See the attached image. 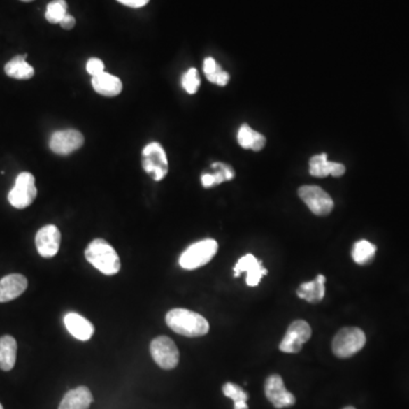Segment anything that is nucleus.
Returning a JSON list of instances; mask_svg holds the SVG:
<instances>
[{
	"label": "nucleus",
	"mask_w": 409,
	"mask_h": 409,
	"mask_svg": "<svg viewBox=\"0 0 409 409\" xmlns=\"http://www.w3.org/2000/svg\"><path fill=\"white\" fill-rule=\"evenodd\" d=\"M165 321L167 327L180 336L197 338L208 333L209 323L206 318L189 309H171Z\"/></svg>",
	"instance_id": "nucleus-1"
},
{
	"label": "nucleus",
	"mask_w": 409,
	"mask_h": 409,
	"mask_svg": "<svg viewBox=\"0 0 409 409\" xmlns=\"http://www.w3.org/2000/svg\"><path fill=\"white\" fill-rule=\"evenodd\" d=\"M85 259L105 275H115L121 268V261L112 245L103 239H94L85 252Z\"/></svg>",
	"instance_id": "nucleus-2"
},
{
	"label": "nucleus",
	"mask_w": 409,
	"mask_h": 409,
	"mask_svg": "<svg viewBox=\"0 0 409 409\" xmlns=\"http://www.w3.org/2000/svg\"><path fill=\"white\" fill-rule=\"evenodd\" d=\"M218 250V243L214 239H205L191 245L180 257V266L185 270H197L212 261Z\"/></svg>",
	"instance_id": "nucleus-3"
},
{
	"label": "nucleus",
	"mask_w": 409,
	"mask_h": 409,
	"mask_svg": "<svg viewBox=\"0 0 409 409\" xmlns=\"http://www.w3.org/2000/svg\"><path fill=\"white\" fill-rule=\"evenodd\" d=\"M366 343V336L359 327H343L334 336L332 350L336 357L349 358L357 354Z\"/></svg>",
	"instance_id": "nucleus-4"
},
{
	"label": "nucleus",
	"mask_w": 409,
	"mask_h": 409,
	"mask_svg": "<svg viewBox=\"0 0 409 409\" xmlns=\"http://www.w3.org/2000/svg\"><path fill=\"white\" fill-rule=\"evenodd\" d=\"M143 168L154 181H162L168 173L166 152L158 143H150L143 149Z\"/></svg>",
	"instance_id": "nucleus-5"
},
{
	"label": "nucleus",
	"mask_w": 409,
	"mask_h": 409,
	"mask_svg": "<svg viewBox=\"0 0 409 409\" xmlns=\"http://www.w3.org/2000/svg\"><path fill=\"white\" fill-rule=\"evenodd\" d=\"M36 179L29 172H22L16 178L15 185L9 191L8 201L17 209L27 208L36 198Z\"/></svg>",
	"instance_id": "nucleus-6"
},
{
	"label": "nucleus",
	"mask_w": 409,
	"mask_h": 409,
	"mask_svg": "<svg viewBox=\"0 0 409 409\" xmlns=\"http://www.w3.org/2000/svg\"><path fill=\"white\" fill-rule=\"evenodd\" d=\"M150 354L152 359L163 370H173L179 364V349L168 336H159L155 338L150 343Z\"/></svg>",
	"instance_id": "nucleus-7"
},
{
	"label": "nucleus",
	"mask_w": 409,
	"mask_h": 409,
	"mask_svg": "<svg viewBox=\"0 0 409 409\" xmlns=\"http://www.w3.org/2000/svg\"><path fill=\"white\" fill-rule=\"evenodd\" d=\"M298 194L315 215H329L333 209V200L330 194L317 185H303L298 190Z\"/></svg>",
	"instance_id": "nucleus-8"
},
{
	"label": "nucleus",
	"mask_w": 409,
	"mask_h": 409,
	"mask_svg": "<svg viewBox=\"0 0 409 409\" xmlns=\"http://www.w3.org/2000/svg\"><path fill=\"white\" fill-rule=\"evenodd\" d=\"M312 327L303 320L292 322L285 338L280 343V350L285 354H297L310 339Z\"/></svg>",
	"instance_id": "nucleus-9"
},
{
	"label": "nucleus",
	"mask_w": 409,
	"mask_h": 409,
	"mask_svg": "<svg viewBox=\"0 0 409 409\" xmlns=\"http://www.w3.org/2000/svg\"><path fill=\"white\" fill-rule=\"evenodd\" d=\"M85 143V136L78 130H62L52 134L49 147L55 154L69 155L76 152Z\"/></svg>",
	"instance_id": "nucleus-10"
},
{
	"label": "nucleus",
	"mask_w": 409,
	"mask_h": 409,
	"mask_svg": "<svg viewBox=\"0 0 409 409\" xmlns=\"http://www.w3.org/2000/svg\"><path fill=\"white\" fill-rule=\"evenodd\" d=\"M265 394L275 408H285L294 406L296 403L294 394L287 390L285 382L278 374H273L267 378L265 382Z\"/></svg>",
	"instance_id": "nucleus-11"
},
{
	"label": "nucleus",
	"mask_w": 409,
	"mask_h": 409,
	"mask_svg": "<svg viewBox=\"0 0 409 409\" xmlns=\"http://www.w3.org/2000/svg\"><path fill=\"white\" fill-rule=\"evenodd\" d=\"M61 232L56 225H45L36 234V250L41 257H55L61 247Z\"/></svg>",
	"instance_id": "nucleus-12"
},
{
	"label": "nucleus",
	"mask_w": 409,
	"mask_h": 409,
	"mask_svg": "<svg viewBox=\"0 0 409 409\" xmlns=\"http://www.w3.org/2000/svg\"><path fill=\"white\" fill-rule=\"evenodd\" d=\"M234 278H239L243 273H247L245 283L249 287H257L264 275H267V270L259 259L254 254H247L240 258L234 266Z\"/></svg>",
	"instance_id": "nucleus-13"
},
{
	"label": "nucleus",
	"mask_w": 409,
	"mask_h": 409,
	"mask_svg": "<svg viewBox=\"0 0 409 409\" xmlns=\"http://www.w3.org/2000/svg\"><path fill=\"white\" fill-rule=\"evenodd\" d=\"M27 288V280L22 274H9L0 280V303H8L20 297Z\"/></svg>",
	"instance_id": "nucleus-14"
},
{
	"label": "nucleus",
	"mask_w": 409,
	"mask_h": 409,
	"mask_svg": "<svg viewBox=\"0 0 409 409\" xmlns=\"http://www.w3.org/2000/svg\"><path fill=\"white\" fill-rule=\"evenodd\" d=\"M345 167L343 164L327 161V154L315 155L309 161V173L316 178H327V175L343 176Z\"/></svg>",
	"instance_id": "nucleus-15"
},
{
	"label": "nucleus",
	"mask_w": 409,
	"mask_h": 409,
	"mask_svg": "<svg viewBox=\"0 0 409 409\" xmlns=\"http://www.w3.org/2000/svg\"><path fill=\"white\" fill-rule=\"evenodd\" d=\"M64 324L70 334L81 341H88L94 336V324L76 313H69L64 316Z\"/></svg>",
	"instance_id": "nucleus-16"
},
{
	"label": "nucleus",
	"mask_w": 409,
	"mask_h": 409,
	"mask_svg": "<svg viewBox=\"0 0 409 409\" xmlns=\"http://www.w3.org/2000/svg\"><path fill=\"white\" fill-rule=\"evenodd\" d=\"M94 401L91 391L87 387H78L69 391L63 399L58 409H89Z\"/></svg>",
	"instance_id": "nucleus-17"
},
{
	"label": "nucleus",
	"mask_w": 409,
	"mask_h": 409,
	"mask_svg": "<svg viewBox=\"0 0 409 409\" xmlns=\"http://www.w3.org/2000/svg\"><path fill=\"white\" fill-rule=\"evenodd\" d=\"M91 85L94 91L103 97H116L121 94L123 89L121 80L118 79L117 76H112L107 72L94 76Z\"/></svg>",
	"instance_id": "nucleus-18"
},
{
	"label": "nucleus",
	"mask_w": 409,
	"mask_h": 409,
	"mask_svg": "<svg viewBox=\"0 0 409 409\" xmlns=\"http://www.w3.org/2000/svg\"><path fill=\"white\" fill-rule=\"evenodd\" d=\"M325 276L318 274L315 280L300 285L297 290L298 297L310 303H320L325 296Z\"/></svg>",
	"instance_id": "nucleus-19"
},
{
	"label": "nucleus",
	"mask_w": 409,
	"mask_h": 409,
	"mask_svg": "<svg viewBox=\"0 0 409 409\" xmlns=\"http://www.w3.org/2000/svg\"><path fill=\"white\" fill-rule=\"evenodd\" d=\"M17 343L12 336L0 338V370L8 372L15 366Z\"/></svg>",
	"instance_id": "nucleus-20"
},
{
	"label": "nucleus",
	"mask_w": 409,
	"mask_h": 409,
	"mask_svg": "<svg viewBox=\"0 0 409 409\" xmlns=\"http://www.w3.org/2000/svg\"><path fill=\"white\" fill-rule=\"evenodd\" d=\"M27 55H18L5 65V73L16 80H29L34 78V69L25 61Z\"/></svg>",
	"instance_id": "nucleus-21"
},
{
	"label": "nucleus",
	"mask_w": 409,
	"mask_h": 409,
	"mask_svg": "<svg viewBox=\"0 0 409 409\" xmlns=\"http://www.w3.org/2000/svg\"><path fill=\"white\" fill-rule=\"evenodd\" d=\"M238 143L245 149H252L254 152H261L265 147L266 139L263 134L252 130L249 125L243 124L238 132Z\"/></svg>",
	"instance_id": "nucleus-22"
},
{
	"label": "nucleus",
	"mask_w": 409,
	"mask_h": 409,
	"mask_svg": "<svg viewBox=\"0 0 409 409\" xmlns=\"http://www.w3.org/2000/svg\"><path fill=\"white\" fill-rule=\"evenodd\" d=\"M203 72L207 79L212 83L224 87L230 80L229 73L222 70V67L216 63L215 59L212 57H207L203 61Z\"/></svg>",
	"instance_id": "nucleus-23"
},
{
	"label": "nucleus",
	"mask_w": 409,
	"mask_h": 409,
	"mask_svg": "<svg viewBox=\"0 0 409 409\" xmlns=\"http://www.w3.org/2000/svg\"><path fill=\"white\" fill-rule=\"evenodd\" d=\"M376 247L367 240H361L354 243L352 256L354 263L358 265H366L375 256Z\"/></svg>",
	"instance_id": "nucleus-24"
},
{
	"label": "nucleus",
	"mask_w": 409,
	"mask_h": 409,
	"mask_svg": "<svg viewBox=\"0 0 409 409\" xmlns=\"http://www.w3.org/2000/svg\"><path fill=\"white\" fill-rule=\"evenodd\" d=\"M223 394L225 397L234 400V409H248V403H247L248 394L243 388H240L239 385L227 382L223 385Z\"/></svg>",
	"instance_id": "nucleus-25"
},
{
	"label": "nucleus",
	"mask_w": 409,
	"mask_h": 409,
	"mask_svg": "<svg viewBox=\"0 0 409 409\" xmlns=\"http://www.w3.org/2000/svg\"><path fill=\"white\" fill-rule=\"evenodd\" d=\"M67 14V3L65 0H52L45 10V20L52 24H59Z\"/></svg>",
	"instance_id": "nucleus-26"
},
{
	"label": "nucleus",
	"mask_w": 409,
	"mask_h": 409,
	"mask_svg": "<svg viewBox=\"0 0 409 409\" xmlns=\"http://www.w3.org/2000/svg\"><path fill=\"white\" fill-rule=\"evenodd\" d=\"M182 87L188 94H194L197 92L200 87V78L196 69H190L182 76Z\"/></svg>",
	"instance_id": "nucleus-27"
},
{
	"label": "nucleus",
	"mask_w": 409,
	"mask_h": 409,
	"mask_svg": "<svg viewBox=\"0 0 409 409\" xmlns=\"http://www.w3.org/2000/svg\"><path fill=\"white\" fill-rule=\"evenodd\" d=\"M87 72L92 76V78L105 72V65H103V61L99 58H90L87 63Z\"/></svg>",
	"instance_id": "nucleus-28"
},
{
	"label": "nucleus",
	"mask_w": 409,
	"mask_h": 409,
	"mask_svg": "<svg viewBox=\"0 0 409 409\" xmlns=\"http://www.w3.org/2000/svg\"><path fill=\"white\" fill-rule=\"evenodd\" d=\"M117 1L131 8H140L149 3V0H117Z\"/></svg>",
	"instance_id": "nucleus-29"
},
{
	"label": "nucleus",
	"mask_w": 409,
	"mask_h": 409,
	"mask_svg": "<svg viewBox=\"0 0 409 409\" xmlns=\"http://www.w3.org/2000/svg\"><path fill=\"white\" fill-rule=\"evenodd\" d=\"M201 183H203V188H212L216 185L215 176L213 173H205L201 175Z\"/></svg>",
	"instance_id": "nucleus-30"
},
{
	"label": "nucleus",
	"mask_w": 409,
	"mask_h": 409,
	"mask_svg": "<svg viewBox=\"0 0 409 409\" xmlns=\"http://www.w3.org/2000/svg\"><path fill=\"white\" fill-rule=\"evenodd\" d=\"M64 30H72L73 27H76V18L73 17L70 14H66L64 16L61 23H59Z\"/></svg>",
	"instance_id": "nucleus-31"
},
{
	"label": "nucleus",
	"mask_w": 409,
	"mask_h": 409,
	"mask_svg": "<svg viewBox=\"0 0 409 409\" xmlns=\"http://www.w3.org/2000/svg\"><path fill=\"white\" fill-rule=\"evenodd\" d=\"M21 1H24V3H30V1H34V0H21Z\"/></svg>",
	"instance_id": "nucleus-32"
},
{
	"label": "nucleus",
	"mask_w": 409,
	"mask_h": 409,
	"mask_svg": "<svg viewBox=\"0 0 409 409\" xmlns=\"http://www.w3.org/2000/svg\"><path fill=\"white\" fill-rule=\"evenodd\" d=\"M343 409H356V408H354V407L349 406V407H345V408H343Z\"/></svg>",
	"instance_id": "nucleus-33"
},
{
	"label": "nucleus",
	"mask_w": 409,
	"mask_h": 409,
	"mask_svg": "<svg viewBox=\"0 0 409 409\" xmlns=\"http://www.w3.org/2000/svg\"><path fill=\"white\" fill-rule=\"evenodd\" d=\"M0 409H3V406H1V403H0Z\"/></svg>",
	"instance_id": "nucleus-34"
}]
</instances>
